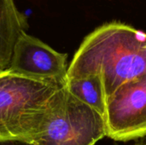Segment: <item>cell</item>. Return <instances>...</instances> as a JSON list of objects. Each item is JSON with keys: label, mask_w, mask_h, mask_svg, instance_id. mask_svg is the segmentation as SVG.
<instances>
[{"label": "cell", "mask_w": 146, "mask_h": 145, "mask_svg": "<svg viewBox=\"0 0 146 145\" xmlns=\"http://www.w3.org/2000/svg\"><path fill=\"white\" fill-rule=\"evenodd\" d=\"M146 73V32L119 21L87 35L68 68V79L101 77L107 99L123 84Z\"/></svg>", "instance_id": "obj_1"}, {"label": "cell", "mask_w": 146, "mask_h": 145, "mask_svg": "<svg viewBox=\"0 0 146 145\" xmlns=\"http://www.w3.org/2000/svg\"><path fill=\"white\" fill-rule=\"evenodd\" d=\"M66 85L0 74V140L32 141L45 124L57 92Z\"/></svg>", "instance_id": "obj_2"}, {"label": "cell", "mask_w": 146, "mask_h": 145, "mask_svg": "<svg viewBox=\"0 0 146 145\" xmlns=\"http://www.w3.org/2000/svg\"><path fill=\"white\" fill-rule=\"evenodd\" d=\"M106 137L103 115L76 98L63 86L56 94L35 145H95Z\"/></svg>", "instance_id": "obj_3"}, {"label": "cell", "mask_w": 146, "mask_h": 145, "mask_svg": "<svg viewBox=\"0 0 146 145\" xmlns=\"http://www.w3.org/2000/svg\"><path fill=\"white\" fill-rule=\"evenodd\" d=\"M106 137L127 142L146 137V73L121 85L108 99Z\"/></svg>", "instance_id": "obj_4"}, {"label": "cell", "mask_w": 146, "mask_h": 145, "mask_svg": "<svg viewBox=\"0 0 146 145\" xmlns=\"http://www.w3.org/2000/svg\"><path fill=\"white\" fill-rule=\"evenodd\" d=\"M8 73L35 81L66 85L67 54L23 32L15 44Z\"/></svg>", "instance_id": "obj_5"}, {"label": "cell", "mask_w": 146, "mask_h": 145, "mask_svg": "<svg viewBox=\"0 0 146 145\" xmlns=\"http://www.w3.org/2000/svg\"><path fill=\"white\" fill-rule=\"evenodd\" d=\"M27 27V19L15 0H0V74L8 72L15 44Z\"/></svg>", "instance_id": "obj_6"}, {"label": "cell", "mask_w": 146, "mask_h": 145, "mask_svg": "<svg viewBox=\"0 0 146 145\" xmlns=\"http://www.w3.org/2000/svg\"><path fill=\"white\" fill-rule=\"evenodd\" d=\"M66 87L76 98L104 116L107 97L100 76L93 74L68 79Z\"/></svg>", "instance_id": "obj_7"}, {"label": "cell", "mask_w": 146, "mask_h": 145, "mask_svg": "<svg viewBox=\"0 0 146 145\" xmlns=\"http://www.w3.org/2000/svg\"><path fill=\"white\" fill-rule=\"evenodd\" d=\"M0 145H35L34 143L29 140L21 139H5L0 140Z\"/></svg>", "instance_id": "obj_8"}, {"label": "cell", "mask_w": 146, "mask_h": 145, "mask_svg": "<svg viewBox=\"0 0 146 145\" xmlns=\"http://www.w3.org/2000/svg\"><path fill=\"white\" fill-rule=\"evenodd\" d=\"M135 145H146V142L145 143H139V144H136Z\"/></svg>", "instance_id": "obj_9"}]
</instances>
